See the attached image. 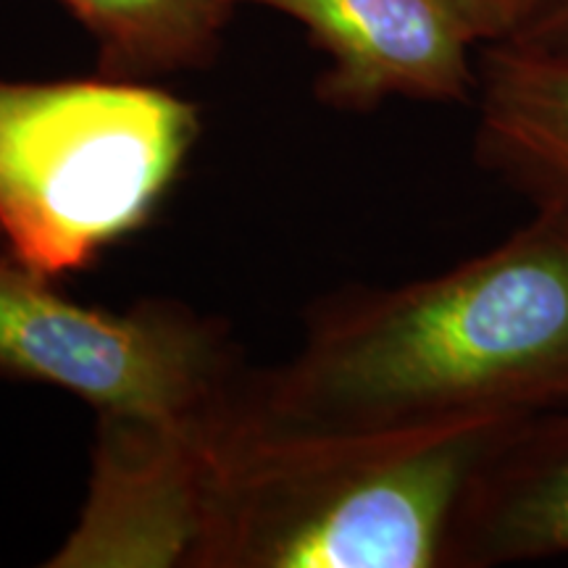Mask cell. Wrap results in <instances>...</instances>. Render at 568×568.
Instances as JSON below:
<instances>
[{"mask_svg": "<svg viewBox=\"0 0 568 568\" xmlns=\"http://www.w3.org/2000/svg\"><path fill=\"white\" fill-rule=\"evenodd\" d=\"M477 42H500L518 30L542 0H453Z\"/></svg>", "mask_w": 568, "mask_h": 568, "instance_id": "obj_11", "label": "cell"}, {"mask_svg": "<svg viewBox=\"0 0 568 568\" xmlns=\"http://www.w3.org/2000/svg\"><path fill=\"white\" fill-rule=\"evenodd\" d=\"M514 418L272 432L237 406L201 566H445L468 479Z\"/></svg>", "mask_w": 568, "mask_h": 568, "instance_id": "obj_2", "label": "cell"}, {"mask_svg": "<svg viewBox=\"0 0 568 568\" xmlns=\"http://www.w3.org/2000/svg\"><path fill=\"white\" fill-rule=\"evenodd\" d=\"M197 138L190 103L140 82H0V234L55 276L151 216Z\"/></svg>", "mask_w": 568, "mask_h": 568, "instance_id": "obj_3", "label": "cell"}, {"mask_svg": "<svg viewBox=\"0 0 568 568\" xmlns=\"http://www.w3.org/2000/svg\"><path fill=\"white\" fill-rule=\"evenodd\" d=\"M568 406V224L535 211L432 280L364 290L318 316L251 403L272 432L358 429Z\"/></svg>", "mask_w": 568, "mask_h": 568, "instance_id": "obj_1", "label": "cell"}, {"mask_svg": "<svg viewBox=\"0 0 568 568\" xmlns=\"http://www.w3.org/2000/svg\"><path fill=\"white\" fill-rule=\"evenodd\" d=\"M234 406L190 422L101 416L88 506L59 568L201 564Z\"/></svg>", "mask_w": 568, "mask_h": 568, "instance_id": "obj_5", "label": "cell"}, {"mask_svg": "<svg viewBox=\"0 0 568 568\" xmlns=\"http://www.w3.org/2000/svg\"><path fill=\"white\" fill-rule=\"evenodd\" d=\"M98 42L103 77H140L203 67L237 0H61Z\"/></svg>", "mask_w": 568, "mask_h": 568, "instance_id": "obj_9", "label": "cell"}, {"mask_svg": "<svg viewBox=\"0 0 568 568\" xmlns=\"http://www.w3.org/2000/svg\"><path fill=\"white\" fill-rule=\"evenodd\" d=\"M477 90L481 166L568 224V59L487 42Z\"/></svg>", "mask_w": 568, "mask_h": 568, "instance_id": "obj_8", "label": "cell"}, {"mask_svg": "<svg viewBox=\"0 0 568 568\" xmlns=\"http://www.w3.org/2000/svg\"><path fill=\"white\" fill-rule=\"evenodd\" d=\"M568 556V406L506 424L474 468L445 566L489 568Z\"/></svg>", "mask_w": 568, "mask_h": 568, "instance_id": "obj_7", "label": "cell"}, {"mask_svg": "<svg viewBox=\"0 0 568 568\" xmlns=\"http://www.w3.org/2000/svg\"><path fill=\"white\" fill-rule=\"evenodd\" d=\"M500 42L529 53L568 59V0H542L516 32Z\"/></svg>", "mask_w": 568, "mask_h": 568, "instance_id": "obj_10", "label": "cell"}, {"mask_svg": "<svg viewBox=\"0 0 568 568\" xmlns=\"http://www.w3.org/2000/svg\"><path fill=\"white\" fill-rule=\"evenodd\" d=\"M287 13L329 55L318 92L366 111L387 98L466 101L477 45L453 0H237Z\"/></svg>", "mask_w": 568, "mask_h": 568, "instance_id": "obj_6", "label": "cell"}, {"mask_svg": "<svg viewBox=\"0 0 568 568\" xmlns=\"http://www.w3.org/2000/svg\"><path fill=\"white\" fill-rule=\"evenodd\" d=\"M0 376L45 382L101 416L142 422H190L230 406L224 347L197 318L166 305L88 308L13 258H0Z\"/></svg>", "mask_w": 568, "mask_h": 568, "instance_id": "obj_4", "label": "cell"}]
</instances>
